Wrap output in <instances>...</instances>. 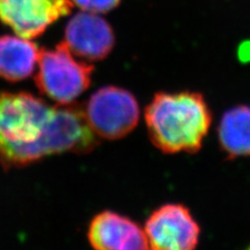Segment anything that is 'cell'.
Instances as JSON below:
<instances>
[{
  "label": "cell",
  "instance_id": "6da1fadb",
  "mask_svg": "<svg viewBox=\"0 0 250 250\" xmlns=\"http://www.w3.org/2000/svg\"><path fill=\"white\" fill-rule=\"evenodd\" d=\"M97 145L83 107L52 106L27 92L0 93L2 167H25L53 154H84Z\"/></svg>",
  "mask_w": 250,
  "mask_h": 250
},
{
  "label": "cell",
  "instance_id": "7a4b0ae2",
  "mask_svg": "<svg viewBox=\"0 0 250 250\" xmlns=\"http://www.w3.org/2000/svg\"><path fill=\"white\" fill-rule=\"evenodd\" d=\"M144 119L151 143L162 152L196 153L213 116L200 93L159 92L145 107Z\"/></svg>",
  "mask_w": 250,
  "mask_h": 250
},
{
  "label": "cell",
  "instance_id": "3957f363",
  "mask_svg": "<svg viewBox=\"0 0 250 250\" xmlns=\"http://www.w3.org/2000/svg\"><path fill=\"white\" fill-rule=\"evenodd\" d=\"M94 67L75 59L62 41L53 49H42L36 73V84L42 94L61 105L71 104L91 84Z\"/></svg>",
  "mask_w": 250,
  "mask_h": 250
},
{
  "label": "cell",
  "instance_id": "277c9868",
  "mask_svg": "<svg viewBox=\"0 0 250 250\" xmlns=\"http://www.w3.org/2000/svg\"><path fill=\"white\" fill-rule=\"evenodd\" d=\"M83 111L96 136L111 141L129 135L140 119V106L134 94L115 85L93 93Z\"/></svg>",
  "mask_w": 250,
  "mask_h": 250
},
{
  "label": "cell",
  "instance_id": "5b68a950",
  "mask_svg": "<svg viewBox=\"0 0 250 250\" xmlns=\"http://www.w3.org/2000/svg\"><path fill=\"white\" fill-rule=\"evenodd\" d=\"M144 230L152 250H195L199 243L200 226L181 203H167L154 209Z\"/></svg>",
  "mask_w": 250,
  "mask_h": 250
},
{
  "label": "cell",
  "instance_id": "8992f818",
  "mask_svg": "<svg viewBox=\"0 0 250 250\" xmlns=\"http://www.w3.org/2000/svg\"><path fill=\"white\" fill-rule=\"evenodd\" d=\"M72 7L71 0H0V21L17 36L30 40L68 16Z\"/></svg>",
  "mask_w": 250,
  "mask_h": 250
},
{
  "label": "cell",
  "instance_id": "52a82bcc",
  "mask_svg": "<svg viewBox=\"0 0 250 250\" xmlns=\"http://www.w3.org/2000/svg\"><path fill=\"white\" fill-rule=\"evenodd\" d=\"M88 240L94 250H152L144 229L113 210H103L91 220Z\"/></svg>",
  "mask_w": 250,
  "mask_h": 250
},
{
  "label": "cell",
  "instance_id": "ba28073f",
  "mask_svg": "<svg viewBox=\"0 0 250 250\" xmlns=\"http://www.w3.org/2000/svg\"><path fill=\"white\" fill-rule=\"evenodd\" d=\"M64 42L75 57L95 62L105 59L111 53L115 36L111 25L104 18L83 11L69 20Z\"/></svg>",
  "mask_w": 250,
  "mask_h": 250
},
{
  "label": "cell",
  "instance_id": "9c48e42d",
  "mask_svg": "<svg viewBox=\"0 0 250 250\" xmlns=\"http://www.w3.org/2000/svg\"><path fill=\"white\" fill-rule=\"evenodd\" d=\"M41 50L37 44L19 36L0 37V77L12 83L33 75Z\"/></svg>",
  "mask_w": 250,
  "mask_h": 250
},
{
  "label": "cell",
  "instance_id": "30bf717a",
  "mask_svg": "<svg viewBox=\"0 0 250 250\" xmlns=\"http://www.w3.org/2000/svg\"><path fill=\"white\" fill-rule=\"evenodd\" d=\"M218 140L228 159L250 155V106L237 105L223 114L218 125Z\"/></svg>",
  "mask_w": 250,
  "mask_h": 250
},
{
  "label": "cell",
  "instance_id": "8fae6325",
  "mask_svg": "<svg viewBox=\"0 0 250 250\" xmlns=\"http://www.w3.org/2000/svg\"><path fill=\"white\" fill-rule=\"evenodd\" d=\"M72 2L84 12L101 14L114 10L121 0H72Z\"/></svg>",
  "mask_w": 250,
  "mask_h": 250
},
{
  "label": "cell",
  "instance_id": "7c38bea8",
  "mask_svg": "<svg viewBox=\"0 0 250 250\" xmlns=\"http://www.w3.org/2000/svg\"><path fill=\"white\" fill-rule=\"evenodd\" d=\"M247 250H250V247H249V248H248V249H247Z\"/></svg>",
  "mask_w": 250,
  "mask_h": 250
}]
</instances>
